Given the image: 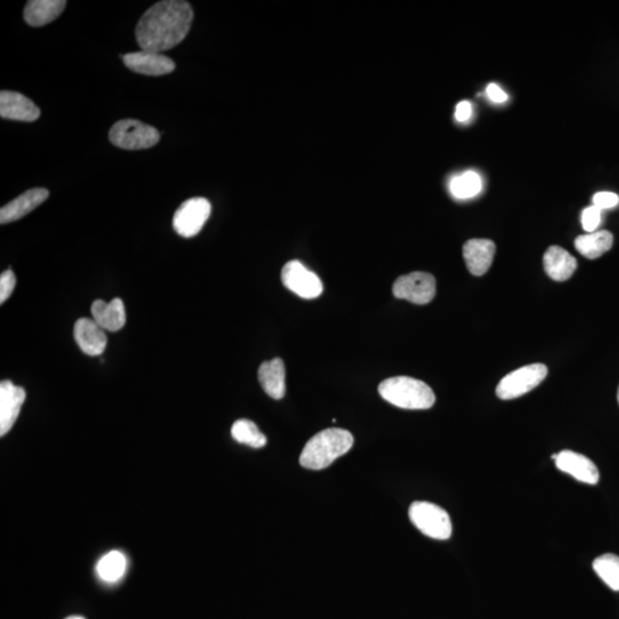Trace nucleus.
Instances as JSON below:
<instances>
[{
  "instance_id": "nucleus-30",
  "label": "nucleus",
  "mask_w": 619,
  "mask_h": 619,
  "mask_svg": "<svg viewBox=\"0 0 619 619\" xmlns=\"http://www.w3.org/2000/svg\"><path fill=\"white\" fill-rule=\"evenodd\" d=\"M486 95L493 103H502L507 100L505 91H502L497 84H490L486 88Z\"/></svg>"
},
{
  "instance_id": "nucleus-10",
  "label": "nucleus",
  "mask_w": 619,
  "mask_h": 619,
  "mask_svg": "<svg viewBox=\"0 0 619 619\" xmlns=\"http://www.w3.org/2000/svg\"><path fill=\"white\" fill-rule=\"evenodd\" d=\"M26 392L11 381L0 383V436H5L17 423Z\"/></svg>"
},
{
  "instance_id": "nucleus-14",
  "label": "nucleus",
  "mask_w": 619,
  "mask_h": 619,
  "mask_svg": "<svg viewBox=\"0 0 619 619\" xmlns=\"http://www.w3.org/2000/svg\"><path fill=\"white\" fill-rule=\"evenodd\" d=\"M73 336L80 349L85 355H102L107 347L106 331H103L95 320L90 318H80L76 321L73 327Z\"/></svg>"
},
{
  "instance_id": "nucleus-13",
  "label": "nucleus",
  "mask_w": 619,
  "mask_h": 619,
  "mask_svg": "<svg viewBox=\"0 0 619 619\" xmlns=\"http://www.w3.org/2000/svg\"><path fill=\"white\" fill-rule=\"evenodd\" d=\"M0 116L13 121L34 122L40 118L41 111L30 99L13 91L0 93Z\"/></svg>"
},
{
  "instance_id": "nucleus-8",
  "label": "nucleus",
  "mask_w": 619,
  "mask_h": 619,
  "mask_svg": "<svg viewBox=\"0 0 619 619\" xmlns=\"http://www.w3.org/2000/svg\"><path fill=\"white\" fill-rule=\"evenodd\" d=\"M394 296L414 304H428L436 295V280L431 273L412 272L394 281Z\"/></svg>"
},
{
  "instance_id": "nucleus-28",
  "label": "nucleus",
  "mask_w": 619,
  "mask_h": 619,
  "mask_svg": "<svg viewBox=\"0 0 619 619\" xmlns=\"http://www.w3.org/2000/svg\"><path fill=\"white\" fill-rule=\"evenodd\" d=\"M619 196L613 192H599L593 196V206L605 210L617 206Z\"/></svg>"
},
{
  "instance_id": "nucleus-17",
  "label": "nucleus",
  "mask_w": 619,
  "mask_h": 619,
  "mask_svg": "<svg viewBox=\"0 0 619 619\" xmlns=\"http://www.w3.org/2000/svg\"><path fill=\"white\" fill-rule=\"evenodd\" d=\"M93 320L107 332L122 330L126 323V307L121 299H114L106 303L102 300L93 302L91 307Z\"/></svg>"
},
{
  "instance_id": "nucleus-27",
  "label": "nucleus",
  "mask_w": 619,
  "mask_h": 619,
  "mask_svg": "<svg viewBox=\"0 0 619 619\" xmlns=\"http://www.w3.org/2000/svg\"><path fill=\"white\" fill-rule=\"evenodd\" d=\"M15 285H17V278H15L13 271H4L0 276V304H4V302L9 300Z\"/></svg>"
},
{
  "instance_id": "nucleus-31",
  "label": "nucleus",
  "mask_w": 619,
  "mask_h": 619,
  "mask_svg": "<svg viewBox=\"0 0 619 619\" xmlns=\"http://www.w3.org/2000/svg\"><path fill=\"white\" fill-rule=\"evenodd\" d=\"M65 619H85V618H84V617H80V616H71V617H68V618H65Z\"/></svg>"
},
{
  "instance_id": "nucleus-29",
  "label": "nucleus",
  "mask_w": 619,
  "mask_h": 619,
  "mask_svg": "<svg viewBox=\"0 0 619 619\" xmlns=\"http://www.w3.org/2000/svg\"><path fill=\"white\" fill-rule=\"evenodd\" d=\"M473 114V107L470 102H462L456 104L455 119L460 123L470 121Z\"/></svg>"
},
{
  "instance_id": "nucleus-2",
  "label": "nucleus",
  "mask_w": 619,
  "mask_h": 619,
  "mask_svg": "<svg viewBox=\"0 0 619 619\" xmlns=\"http://www.w3.org/2000/svg\"><path fill=\"white\" fill-rule=\"evenodd\" d=\"M354 445L351 432L340 428L325 429L305 444L300 456L302 467L321 470L350 451Z\"/></svg>"
},
{
  "instance_id": "nucleus-5",
  "label": "nucleus",
  "mask_w": 619,
  "mask_h": 619,
  "mask_svg": "<svg viewBox=\"0 0 619 619\" xmlns=\"http://www.w3.org/2000/svg\"><path fill=\"white\" fill-rule=\"evenodd\" d=\"M161 134L155 127L137 119H122L110 131L111 144L126 150L150 149L160 141Z\"/></svg>"
},
{
  "instance_id": "nucleus-32",
  "label": "nucleus",
  "mask_w": 619,
  "mask_h": 619,
  "mask_svg": "<svg viewBox=\"0 0 619 619\" xmlns=\"http://www.w3.org/2000/svg\"><path fill=\"white\" fill-rule=\"evenodd\" d=\"M617 400H618V404H619V388H618V394H617Z\"/></svg>"
},
{
  "instance_id": "nucleus-24",
  "label": "nucleus",
  "mask_w": 619,
  "mask_h": 619,
  "mask_svg": "<svg viewBox=\"0 0 619 619\" xmlns=\"http://www.w3.org/2000/svg\"><path fill=\"white\" fill-rule=\"evenodd\" d=\"M482 191V180L478 172H466L452 178L450 192L455 199H471Z\"/></svg>"
},
{
  "instance_id": "nucleus-26",
  "label": "nucleus",
  "mask_w": 619,
  "mask_h": 619,
  "mask_svg": "<svg viewBox=\"0 0 619 619\" xmlns=\"http://www.w3.org/2000/svg\"><path fill=\"white\" fill-rule=\"evenodd\" d=\"M601 219L602 210H600L599 208L592 206L584 209L582 214V224L584 230L588 232V233L597 232V228L599 227L600 224H601Z\"/></svg>"
},
{
  "instance_id": "nucleus-19",
  "label": "nucleus",
  "mask_w": 619,
  "mask_h": 619,
  "mask_svg": "<svg viewBox=\"0 0 619 619\" xmlns=\"http://www.w3.org/2000/svg\"><path fill=\"white\" fill-rule=\"evenodd\" d=\"M258 381L273 400H281L286 394V369L280 358L262 363L258 369Z\"/></svg>"
},
{
  "instance_id": "nucleus-20",
  "label": "nucleus",
  "mask_w": 619,
  "mask_h": 619,
  "mask_svg": "<svg viewBox=\"0 0 619 619\" xmlns=\"http://www.w3.org/2000/svg\"><path fill=\"white\" fill-rule=\"evenodd\" d=\"M67 2L65 0H31L27 4L23 17L31 27H42L59 18Z\"/></svg>"
},
{
  "instance_id": "nucleus-15",
  "label": "nucleus",
  "mask_w": 619,
  "mask_h": 619,
  "mask_svg": "<svg viewBox=\"0 0 619 619\" xmlns=\"http://www.w3.org/2000/svg\"><path fill=\"white\" fill-rule=\"evenodd\" d=\"M495 254L493 241L487 239L470 240L463 245V258L470 272L481 277L489 271Z\"/></svg>"
},
{
  "instance_id": "nucleus-6",
  "label": "nucleus",
  "mask_w": 619,
  "mask_h": 619,
  "mask_svg": "<svg viewBox=\"0 0 619 619\" xmlns=\"http://www.w3.org/2000/svg\"><path fill=\"white\" fill-rule=\"evenodd\" d=\"M548 369L544 363H532L510 371L497 386V396L509 401L523 396L537 388L546 378Z\"/></svg>"
},
{
  "instance_id": "nucleus-7",
  "label": "nucleus",
  "mask_w": 619,
  "mask_h": 619,
  "mask_svg": "<svg viewBox=\"0 0 619 619\" xmlns=\"http://www.w3.org/2000/svg\"><path fill=\"white\" fill-rule=\"evenodd\" d=\"M211 214V204L204 197H193L177 209L172 226L180 237L192 238L200 233Z\"/></svg>"
},
{
  "instance_id": "nucleus-12",
  "label": "nucleus",
  "mask_w": 619,
  "mask_h": 619,
  "mask_svg": "<svg viewBox=\"0 0 619 619\" xmlns=\"http://www.w3.org/2000/svg\"><path fill=\"white\" fill-rule=\"evenodd\" d=\"M124 65L130 71L147 76H162L175 71L176 65L164 54L141 51L126 54L123 57Z\"/></svg>"
},
{
  "instance_id": "nucleus-23",
  "label": "nucleus",
  "mask_w": 619,
  "mask_h": 619,
  "mask_svg": "<svg viewBox=\"0 0 619 619\" xmlns=\"http://www.w3.org/2000/svg\"><path fill=\"white\" fill-rule=\"evenodd\" d=\"M232 437L240 444H246L254 448L264 447L266 437L259 431L253 421L241 419L235 421L231 429Z\"/></svg>"
},
{
  "instance_id": "nucleus-22",
  "label": "nucleus",
  "mask_w": 619,
  "mask_h": 619,
  "mask_svg": "<svg viewBox=\"0 0 619 619\" xmlns=\"http://www.w3.org/2000/svg\"><path fill=\"white\" fill-rule=\"evenodd\" d=\"M127 561L119 551H111L102 557L96 564V574L104 583L114 584L126 575Z\"/></svg>"
},
{
  "instance_id": "nucleus-4",
  "label": "nucleus",
  "mask_w": 619,
  "mask_h": 619,
  "mask_svg": "<svg viewBox=\"0 0 619 619\" xmlns=\"http://www.w3.org/2000/svg\"><path fill=\"white\" fill-rule=\"evenodd\" d=\"M412 523L424 535L437 540H447L452 535L450 516L442 507L427 501L413 502L409 510Z\"/></svg>"
},
{
  "instance_id": "nucleus-11",
  "label": "nucleus",
  "mask_w": 619,
  "mask_h": 619,
  "mask_svg": "<svg viewBox=\"0 0 619 619\" xmlns=\"http://www.w3.org/2000/svg\"><path fill=\"white\" fill-rule=\"evenodd\" d=\"M557 470L586 485H598L600 474L598 467L587 456L577 452L564 450L557 454L554 460Z\"/></svg>"
},
{
  "instance_id": "nucleus-9",
  "label": "nucleus",
  "mask_w": 619,
  "mask_h": 619,
  "mask_svg": "<svg viewBox=\"0 0 619 619\" xmlns=\"http://www.w3.org/2000/svg\"><path fill=\"white\" fill-rule=\"evenodd\" d=\"M281 280L286 288L305 300L317 299L323 293V282L300 261H289L281 271Z\"/></svg>"
},
{
  "instance_id": "nucleus-25",
  "label": "nucleus",
  "mask_w": 619,
  "mask_h": 619,
  "mask_svg": "<svg viewBox=\"0 0 619 619\" xmlns=\"http://www.w3.org/2000/svg\"><path fill=\"white\" fill-rule=\"evenodd\" d=\"M594 571L611 590L619 592V556L603 554L593 562Z\"/></svg>"
},
{
  "instance_id": "nucleus-1",
  "label": "nucleus",
  "mask_w": 619,
  "mask_h": 619,
  "mask_svg": "<svg viewBox=\"0 0 619 619\" xmlns=\"http://www.w3.org/2000/svg\"><path fill=\"white\" fill-rule=\"evenodd\" d=\"M195 13L187 2L165 0L155 4L142 15L135 38L142 51L161 53L175 48L191 29Z\"/></svg>"
},
{
  "instance_id": "nucleus-3",
  "label": "nucleus",
  "mask_w": 619,
  "mask_h": 619,
  "mask_svg": "<svg viewBox=\"0 0 619 619\" xmlns=\"http://www.w3.org/2000/svg\"><path fill=\"white\" fill-rule=\"evenodd\" d=\"M378 394L390 404L405 409H428L436 401L431 386L409 377L386 378L378 386Z\"/></svg>"
},
{
  "instance_id": "nucleus-21",
  "label": "nucleus",
  "mask_w": 619,
  "mask_h": 619,
  "mask_svg": "<svg viewBox=\"0 0 619 619\" xmlns=\"http://www.w3.org/2000/svg\"><path fill=\"white\" fill-rule=\"evenodd\" d=\"M614 245V235L609 231H598L580 235L575 240L576 249L588 259L601 257Z\"/></svg>"
},
{
  "instance_id": "nucleus-16",
  "label": "nucleus",
  "mask_w": 619,
  "mask_h": 619,
  "mask_svg": "<svg viewBox=\"0 0 619 619\" xmlns=\"http://www.w3.org/2000/svg\"><path fill=\"white\" fill-rule=\"evenodd\" d=\"M49 195L50 192L46 188H33L23 193L17 199L0 209V224L4 225V224L23 218L48 200Z\"/></svg>"
},
{
  "instance_id": "nucleus-18",
  "label": "nucleus",
  "mask_w": 619,
  "mask_h": 619,
  "mask_svg": "<svg viewBox=\"0 0 619 619\" xmlns=\"http://www.w3.org/2000/svg\"><path fill=\"white\" fill-rule=\"evenodd\" d=\"M577 259L559 246L549 247L544 255V269L555 281H566L577 269Z\"/></svg>"
}]
</instances>
